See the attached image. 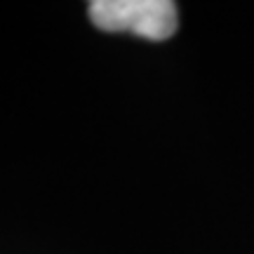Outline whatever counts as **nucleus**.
I'll return each instance as SVG.
<instances>
[{
  "mask_svg": "<svg viewBox=\"0 0 254 254\" xmlns=\"http://www.w3.org/2000/svg\"><path fill=\"white\" fill-rule=\"evenodd\" d=\"M90 19L109 33L167 40L177 31V5L170 0H94L90 2Z\"/></svg>",
  "mask_w": 254,
  "mask_h": 254,
  "instance_id": "nucleus-1",
  "label": "nucleus"
}]
</instances>
